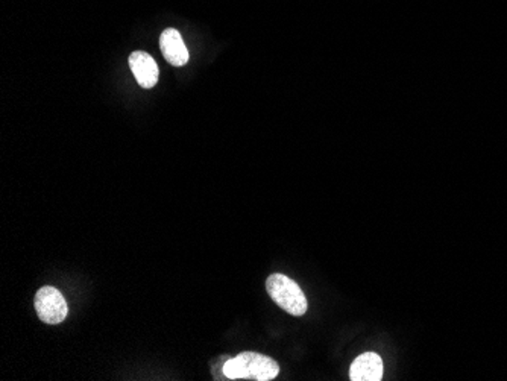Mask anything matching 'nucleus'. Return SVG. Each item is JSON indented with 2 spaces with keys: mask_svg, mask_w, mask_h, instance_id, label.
Here are the masks:
<instances>
[{
  "mask_svg": "<svg viewBox=\"0 0 507 381\" xmlns=\"http://www.w3.org/2000/svg\"><path fill=\"white\" fill-rule=\"evenodd\" d=\"M224 374L228 380L271 381L280 374V365L258 352H241L225 361Z\"/></svg>",
  "mask_w": 507,
  "mask_h": 381,
  "instance_id": "1",
  "label": "nucleus"
},
{
  "mask_svg": "<svg viewBox=\"0 0 507 381\" xmlns=\"http://www.w3.org/2000/svg\"><path fill=\"white\" fill-rule=\"evenodd\" d=\"M267 293L276 306L292 317H302L307 311V298L295 281L283 274H274L266 281Z\"/></svg>",
  "mask_w": 507,
  "mask_h": 381,
  "instance_id": "2",
  "label": "nucleus"
},
{
  "mask_svg": "<svg viewBox=\"0 0 507 381\" xmlns=\"http://www.w3.org/2000/svg\"><path fill=\"white\" fill-rule=\"evenodd\" d=\"M37 315L41 321L49 326L61 324L67 318L69 307L65 302L64 296L55 287H41L36 295Z\"/></svg>",
  "mask_w": 507,
  "mask_h": 381,
  "instance_id": "3",
  "label": "nucleus"
},
{
  "mask_svg": "<svg viewBox=\"0 0 507 381\" xmlns=\"http://www.w3.org/2000/svg\"><path fill=\"white\" fill-rule=\"evenodd\" d=\"M130 67L136 76L139 86L143 89H152L156 86L160 71L156 60L149 54L141 51L132 52L130 55Z\"/></svg>",
  "mask_w": 507,
  "mask_h": 381,
  "instance_id": "4",
  "label": "nucleus"
},
{
  "mask_svg": "<svg viewBox=\"0 0 507 381\" xmlns=\"http://www.w3.org/2000/svg\"><path fill=\"white\" fill-rule=\"evenodd\" d=\"M160 47L165 60L175 67H182L189 61V51L182 41V37L176 30H163L160 37Z\"/></svg>",
  "mask_w": 507,
  "mask_h": 381,
  "instance_id": "5",
  "label": "nucleus"
},
{
  "mask_svg": "<svg viewBox=\"0 0 507 381\" xmlns=\"http://www.w3.org/2000/svg\"><path fill=\"white\" fill-rule=\"evenodd\" d=\"M383 369L382 357L376 352H365L352 361L350 380L380 381L383 378Z\"/></svg>",
  "mask_w": 507,
  "mask_h": 381,
  "instance_id": "6",
  "label": "nucleus"
}]
</instances>
